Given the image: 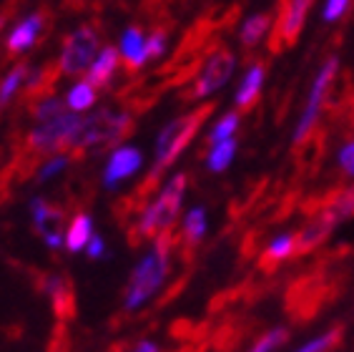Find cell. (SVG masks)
<instances>
[{
    "label": "cell",
    "instance_id": "1",
    "mask_svg": "<svg viewBox=\"0 0 354 352\" xmlns=\"http://www.w3.org/2000/svg\"><path fill=\"white\" fill-rule=\"evenodd\" d=\"M212 111H214L212 103L196 106V109H191V111H186V114L176 116V118H171L164 129L158 131L156 143H153V164H151L149 176H146V184H143L141 189L133 191V209H136V214L149 204V199L143 197V194L153 189L158 184V179L181 159V154L189 149L191 141L198 136V131H201V126L206 123V118L212 116Z\"/></svg>",
    "mask_w": 354,
    "mask_h": 352
},
{
    "label": "cell",
    "instance_id": "2",
    "mask_svg": "<svg viewBox=\"0 0 354 352\" xmlns=\"http://www.w3.org/2000/svg\"><path fill=\"white\" fill-rule=\"evenodd\" d=\"M176 244L178 239L174 231H166L151 242V247L143 252L141 259L131 270V277L123 290V312H131V315L141 312L149 302L158 297V292L169 282Z\"/></svg>",
    "mask_w": 354,
    "mask_h": 352
},
{
    "label": "cell",
    "instance_id": "3",
    "mask_svg": "<svg viewBox=\"0 0 354 352\" xmlns=\"http://www.w3.org/2000/svg\"><path fill=\"white\" fill-rule=\"evenodd\" d=\"M186 189H189V176L184 171L171 174L164 186L153 194V199L133 217L131 239L133 242H146V239L153 242V239L166 234V231H174L178 214H181Z\"/></svg>",
    "mask_w": 354,
    "mask_h": 352
},
{
    "label": "cell",
    "instance_id": "4",
    "mask_svg": "<svg viewBox=\"0 0 354 352\" xmlns=\"http://www.w3.org/2000/svg\"><path fill=\"white\" fill-rule=\"evenodd\" d=\"M136 121L131 111H118V109H101L98 114L83 118L81 129L75 134L73 143H71L68 156L73 159H83L88 151H106L116 149L118 143L133 131Z\"/></svg>",
    "mask_w": 354,
    "mask_h": 352
},
{
    "label": "cell",
    "instance_id": "5",
    "mask_svg": "<svg viewBox=\"0 0 354 352\" xmlns=\"http://www.w3.org/2000/svg\"><path fill=\"white\" fill-rule=\"evenodd\" d=\"M337 76H339V55H327L324 61L319 63V68L314 71L312 81L307 88V98L301 103V111L294 121L292 129V143L294 146H301V143L309 141V136L317 131L322 121V114L327 109L329 96L334 91V83H337Z\"/></svg>",
    "mask_w": 354,
    "mask_h": 352
},
{
    "label": "cell",
    "instance_id": "6",
    "mask_svg": "<svg viewBox=\"0 0 354 352\" xmlns=\"http://www.w3.org/2000/svg\"><path fill=\"white\" fill-rule=\"evenodd\" d=\"M236 68L239 58L234 51L214 48L212 53L198 63V71L194 73V83L189 88V98L191 101H206V98L216 96L218 91H224L236 76Z\"/></svg>",
    "mask_w": 354,
    "mask_h": 352
},
{
    "label": "cell",
    "instance_id": "7",
    "mask_svg": "<svg viewBox=\"0 0 354 352\" xmlns=\"http://www.w3.org/2000/svg\"><path fill=\"white\" fill-rule=\"evenodd\" d=\"M98 51V33L93 26H81L63 41L61 48V76H81L86 68L93 66Z\"/></svg>",
    "mask_w": 354,
    "mask_h": 352
},
{
    "label": "cell",
    "instance_id": "8",
    "mask_svg": "<svg viewBox=\"0 0 354 352\" xmlns=\"http://www.w3.org/2000/svg\"><path fill=\"white\" fill-rule=\"evenodd\" d=\"M33 209V222L35 229L41 231L43 242H46L48 249H61L66 244V231H63V222H66V211L58 206V204H50L46 199H35L30 204Z\"/></svg>",
    "mask_w": 354,
    "mask_h": 352
},
{
    "label": "cell",
    "instance_id": "9",
    "mask_svg": "<svg viewBox=\"0 0 354 352\" xmlns=\"http://www.w3.org/2000/svg\"><path fill=\"white\" fill-rule=\"evenodd\" d=\"M314 0H284L277 18V35L284 46H294L299 41V35L304 33L307 26V15L312 10Z\"/></svg>",
    "mask_w": 354,
    "mask_h": 352
},
{
    "label": "cell",
    "instance_id": "10",
    "mask_svg": "<svg viewBox=\"0 0 354 352\" xmlns=\"http://www.w3.org/2000/svg\"><path fill=\"white\" fill-rule=\"evenodd\" d=\"M143 166V154L136 146H118L111 151L109 164L103 169V186L106 189H116L118 184L131 179Z\"/></svg>",
    "mask_w": 354,
    "mask_h": 352
},
{
    "label": "cell",
    "instance_id": "11",
    "mask_svg": "<svg viewBox=\"0 0 354 352\" xmlns=\"http://www.w3.org/2000/svg\"><path fill=\"white\" fill-rule=\"evenodd\" d=\"M264 83H266V63L264 61H252L244 68V73L239 78V86L234 91V109L239 114L254 109L257 101L264 94Z\"/></svg>",
    "mask_w": 354,
    "mask_h": 352
},
{
    "label": "cell",
    "instance_id": "12",
    "mask_svg": "<svg viewBox=\"0 0 354 352\" xmlns=\"http://www.w3.org/2000/svg\"><path fill=\"white\" fill-rule=\"evenodd\" d=\"M43 26H46V13H33L28 15L26 21H21L18 26L13 28V33L8 38L6 53L8 58H15L18 53H26L35 46L38 35H41Z\"/></svg>",
    "mask_w": 354,
    "mask_h": 352
},
{
    "label": "cell",
    "instance_id": "13",
    "mask_svg": "<svg viewBox=\"0 0 354 352\" xmlns=\"http://www.w3.org/2000/svg\"><path fill=\"white\" fill-rule=\"evenodd\" d=\"M206 231H209V214H206V209L201 204H196V206H191L184 217H181L176 239L184 249H196L198 244L204 242Z\"/></svg>",
    "mask_w": 354,
    "mask_h": 352
},
{
    "label": "cell",
    "instance_id": "14",
    "mask_svg": "<svg viewBox=\"0 0 354 352\" xmlns=\"http://www.w3.org/2000/svg\"><path fill=\"white\" fill-rule=\"evenodd\" d=\"M274 21L272 13H266V10H259V13H252L246 15L241 26H239V43L246 48V51H252V48H259L261 43H266V38L272 35Z\"/></svg>",
    "mask_w": 354,
    "mask_h": 352
},
{
    "label": "cell",
    "instance_id": "15",
    "mask_svg": "<svg viewBox=\"0 0 354 352\" xmlns=\"http://www.w3.org/2000/svg\"><path fill=\"white\" fill-rule=\"evenodd\" d=\"M299 257V237L297 231H279L274 234L261 249V264L264 267H279L289 259Z\"/></svg>",
    "mask_w": 354,
    "mask_h": 352
},
{
    "label": "cell",
    "instance_id": "16",
    "mask_svg": "<svg viewBox=\"0 0 354 352\" xmlns=\"http://www.w3.org/2000/svg\"><path fill=\"white\" fill-rule=\"evenodd\" d=\"M121 61L126 66L129 73H138L146 63H149V55H146V35L138 26H131L123 30L121 35Z\"/></svg>",
    "mask_w": 354,
    "mask_h": 352
},
{
    "label": "cell",
    "instance_id": "17",
    "mask_svg": "<svg viewBox=\"0 0 354 352\" xmlns=\"http://www.w3.org/2000/svg\"><path fill=\"white\" fill-rule=\"evenodd\" d=\"M58 73H61V66H58V63H48L41 71H35L33 76H28L23 103H26V106H33L35 101H41V103L48 101V98L53 96Z\"/></svg>",
    "mask_w": 354,
    "mask_h": 352
},
{
    "label": "cell",
    "instance_id": "18",
    "mask_svg": "<svg viewBox=\"0 0 354 352\" xmlns=\"http://www.w3.org/2000/svg\"><path fill=\"white\" fill-rule=\"evenodd\" d=\"M337 229L332 222H329L322 211H317L312 219H309L299 231H297V237H299V254H309V252L319 249L322 244L327 242L329 234Z\"/></svg>",
    "mask_w": 354,
    "mask_h": 352
},
{
    "label": "cell",
    "instance_id": "19",
    "mask_svg": "<svg viewBox=\"0 0 354 352\" xmlns=\"http://www.w3.org/2000/svg\"><path fill=\"white\" fill-rule=\"evenodd\" d=\"M41 290L50 297L55 315H61V317L68 315L71 307H73V290H71V282L66 274H46L41 279Z\"/></svg>",
    "mask_w": 354,
    "mask_h": 352
},
{
    "label": "cell",
    "instance_id": "20",
    "mask_svg": "<svg viewBox=\"0 0 354 352\" xmlns=\"http://www.w3.org/2000/svg\"><path fill=\"white\" fill-rule=\"evenodd\" d=\"M118 63H121V51L113 46H106L101 53L95 55L93 66L88 68V83L95 88L109 86L111 78H113L118 71Z\"/></svg>",
    "mask_w": 354,
    "mask_h": 352
},
{
    "label": "cell",
    "instance_id": "21",
    "mask_svg": "<svg viewBox=\"0 0 354 352\" xmlns=\"http://www.w3.org/2000/svg\"><path fill=\"white\" fill-rule=\"evenodd\" d=\"M319 211L334 227H342L344 222H349L354 217V182L349 186H344L342 191H337Z\"/></svg>",
    "mask_w": 354,
    "mask_h": 352
},
{
    "label": "cell",
    "instance_id": "22",
    "mask_svg": "<svg viewBox=\"0 0 354 352\" xmlns=\"http://www.w3.org/2000/svg\"><path fill=\"white\" fill-rule=\"evenodd\" d=\"M91 239H93L91 217L88 214H83V211H75L73 219H71V224H68V229H66V249H68L71 254L86 252Z\"/></svg>",
    "mask_w": 354,
    "mask_h": 352
},
{
    "label": "cell",
    "instance_id": "23",
    "mask_svg": "<svg viewBox=\"0 0 354 352\" xmlns=\"http://www.w3.org/2000/svg\"><path fill=\"white\" fill-rule=\"evenodd\" d=\"M239 154V139H229V141L214 143L206 149V169L212 174H224L234 164Z\"/></svg>",
    "mask_w": 354,
    "mask_h": 352
},
{
    "label": "cell",
    "instance_id": "24",
    "mask_svg": "<svg viewBox=\"0 0 354 352\" xmlns=\"http://www.w3.org/2000/svg\"><path fill=\"white\" fill-rule=\"evenodd\" d=\"M239 129H241V114H239L236 109L226 111L224 116H218L216 121L212 123V129H209V134H206V146H214V143L236 139Z\"/></svg>",
    "mask_w": 354,
    "mask_h": 352
},
{
    "label": "cell",
    "instance_id": "25",
    "mask_svg": "<svg viewBox=\"0 0 354 352\" xmlns=\"http://www.w3.org/2000/svg\"><path fill=\"white\" fill-rule=\"evenodd\" d=\"M342 335H344V330H342L339 325L332 327V330L322 332V335H317V337L307 340L301 347H297L294 352H334V347L342 342Z\"/></svg>",
    "mask_w": 354,
    "mask_h": 352
},
{
    "label": "cell",
    "instance_id": "26",
    "mask_svg": "<svg viewBox=\"0 0 354 352\" xmlns=\"http://www.w3.org/2000/svg\"><path fill=\"white\" fill-rule=\"evenodd\" d=\"M292 337V330L289 327H272L269 332H264L252 347L249 352H277L279 347H284Z\"/></svg>",
    "mask_w": 354,
    "mask_h": 352
},
{
    "label": "cell",
    "instance_id": "27",
    "mask_svg": "<svg viewBox=\"0 0 354 352\" xmlns=\"http://www.w3.org/2000/svg\"><path fill=\"white\" fill-rule=\"evenodd\" d=\"M23 81H28V63H18V66H13L10 68V73L3 78V83H0V109L13 98L15 91L21 88Z\"/></svg>",
    "mask_w": 354,
    "mask_h": 352
},
{
    "label": "cell",
    "instance_id": "28",
    "mask_svg": "<svg viewBox=\"0 0 354 352\" xmlns=\"http://www.w3.org/2000/svg\"><path fill=\"white\" fill-rule=\"evenodd\" d=\"M68 109L71 111H86L95 103V86H91L88 81H81L78 86H73L68 91Z\"/></svg>",
    "mask_w": 354,
    "mask_h": 352
},
{
    "label": "cell",
    "instance_id": "29",
    "mask_svg": "<svg viewBox=\"0 0 354 352\" xmlns=\"http://www.w3.org/2000/svg\"><path fill=\"white\" fill-rule=\"evenodd\" d=\"M166 51H169V30L166 28H153L146 35V55H149V61L164 58Z\"/></svg>",
    "mask_w": 354,
    "mask_h": 352
},
{
    "label": "cell",
    "instance_id": "30",
    "mask_svg": "<svg viewBox=\"0 0 354 352\" xmlns=\"http://www.w3.org/2000/svg\"><path fill=\"white\" fill-rule=\"evenodd\" d=\"M354 0H322V8H319V18L322 23H339L344 15L349 13V8H352Z\"/></svg>",
    "mask_w": 354,
    "mask_h": 352
},
{
    "label": "cell",
    "instance_id": "31",
    "mask_svg": "<svg viewBox=\"0 0 354 352\" xmlns=\"http://www.w3.org/2000/svg\"><path fill=\"white\" fill-rule=\"evenodd\" d=\"M337 166H339L342 174L354 182V139H349V141H344L339 146V151H337Z\"/></svg>",
    "mask_w": 354,
    "mask_h": 352
},
{
    "label": "cell",
    "instance_id": "32",
    "mask_svg": "<svg viewBox=\"0 0 354 352\" xmlns=\"http://www.w3.org/2000/svg\"><path fill=\"white\" fill-rule=\"evenodd\" d=\"M86 257L88 259H103L106 257V242H103L101 234H93V239L86 247Z\"/></svg>",
    "mask_w": 354,
    "mask_h": 352
},
{
    "label": "cell",
    "instance_id": "33",
    "mask_svg": "<svg viewBox=\"0 0 354 352\" xmlns=\"http://www.w3.org/2000/svg\"><path fill=\"white\" fill-rule=\"evenodd\" d=\"M126 352H161V345H158L156 340L143 337V340H138V342H133Z\"/></svg>",
    "mask_w": 354,
    "mask_h": 352
},
{
    "label": "cell",
    "instance_id": "34",
    "mask_svg": "<svg viewBox=\"0 0 354 352\" xmlns=\"http://www.w3.org/2000/svg\"><path fill=\"white\" fill-rule=\"evenodd\" d=\"M10 18V8H6L3 13H0V30H3V26H6V21Z\"/></svg>",
    "mask_w": 354,
    "mask_h": 352
}]
</instances>
